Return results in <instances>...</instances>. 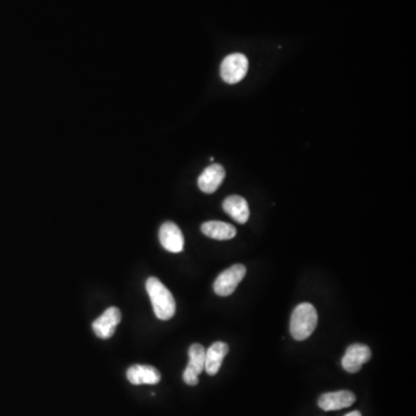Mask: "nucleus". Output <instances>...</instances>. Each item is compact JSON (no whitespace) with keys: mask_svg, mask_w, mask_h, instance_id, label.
<instances>
[{"mask_svg":"<svg viewBox=\"0 0 416 416\" xmlns=\"http://www.w3.org/2000/svg\"><path fill=\"white\" fill-rule=\"evenodd\" d=\"M146 290L153 304L154 313L161 320H169L176 312L173 294L157 278L150 277L146 281Z\"/></svg>","mask_w":416,"mask_h":416,"instance_id":"1","label":"nucleus"},{"mask_svg":"<svg viewBox=\"0 0 416 416\" xmlns=\"http://www.w3.org/2000/svg\"><path fill=\"white\" fill-rule=\"evenodd\" d=\"M318 323V315L315 306L310 303H302L296 306L290 319V333L297 342L309 338Z\"/></svg>","mask_w":416,"mask_h":416,"instance_id":"2","label":"nucleus"},{"mask_svg":"<svg viewBox=\"0 0 416 416\" xmlns=\"http://www.w3.org/2000/svg\"><path fill=\"white\" fill-rule=\"evenodd\" d=\"M247 69L249 60L242 53H231L223 59L220 67V74L223 82L234 85L243 80L247 75Z\"/></svg>","mask_w":416,"mask_h":416,"instance_id":"3","label":"nucleus"},{"mask_svg":"<svg viewBox=\"0 0 416 416\" xmlns=\"http://www.w3.org/2000/svg\"><path fill=\"white\" fill-rule=\"evenodd\" d=\"M245 274H247V268L241 264H236L234 266L223 271L215 280V294L223 297L231 295L238 288V283L241 282L245 277Z\"/></svg>","mask_w":416,"mask_h":416,"instance_id":"4","label":"nucleus"},{"mask_svg":"<svg viewBox=\"0 0 416 416\" xmlns=\"http://www.w3.org/2000/svg\"><path fill=\"white\" fill-rule=\"evenodd\" d=\"M206 349L204 346L193 344L189 349V364L184 370L183 379L190 386H195L198 384L199 375L205 370Z\"/></svg>","mask_w":416,"mask_h":416,"instance_id":"5","label":"nucleus"},{"mask_svg":"<svg viewBox=\"0 0 416 416\" xmlns=\"http://www.w3.org/2000/svg\"><path fill=\"white\" fill-rule=\"evenodd\" d=\"M371 358V349L363 344H354L349 346L342 358V368L347 372L356 374L361 370L362 365L367 363Z\"/></svg>","mask_w":416,"mask_h":416,"instance_id":"6","label":"nucleus"},{"mask_svg":"<svg viewBox=\"0 0 416 416\" xmlns=\"http://www.w3.org/2000/svg\"><path fill=\"white\" fill-rule=\"evenodd\" d=\"M122 320L121 310L117 308H109L102 313L100 318L93 323V330L98 338L109 339L114 335L116 327Z\"/></svg>","mask_w":416,"mask_h":416,"instance_id":"7","label":"nucleus"},{"mask_svg":"<svg viewBox=\"0 0 416 416\" xmlns=\"http://www.w3.org/2000/svg\"><path fill=\"white\" fill-rule=\"evenodd\" d=\"M160 242L162 247L169 252L178 254L182 252L184 247V236L178 226L174 222H166L160 228Z\"/></svg>","mask_w":416,"mask_h":416,"instance_id":"8","label":"nucleus"},{"mask_svg":"<svg viewBox=\"0 0 416 416\" xmlns=\"http://www.w3.org/2000/svg\"><path fill=\"white\" fill-rule=\"evenodd\" d=\"M226 177V170L221 164L214 163L208 166L199 176L198 186L202 192L211 195L220 188Z\"/></svg>","mask_w":416,"mask_h":416,"instance_id":"9","label":"nucleus"},{"mask_svg":"<svg viewBox=\"0 0 416 416\" xmlns=\"http://www.w3.org/2000/svg\"><path fill=\"white\" fill-rule=\"evenodd\" d=\"M356 397L351 391H338L323 394L318 399V406L323 410H339L351 407Z\"/></svg>","mask_w":416,"mask_h":416,"instance_id":"10","label":"nucleus"},{"mask_svg":"<svg viewBox=\"0 0 416 416\" xmlns=\"http://www.w3.org/2000/svg\"><path fill=\"white\" fill-rule=\"evenodd\" d=\"M126 377L134 385H143V384L155 385L161 381V374L156 368L152 365H141V364H136L129 368L126 371Z\"/></svg>","mask_w":416,"mask_h":416,"instance_id":"11","label":"nucleus"},{"mask_svg":"<svg viewBox=\"0 0 416 416\" xmlns=\"http://www.w3.org/2000/svg\"><path fill=\"white\" fill-rule=\"evenodd\" d=\"M228 351H229V347L227 344L222 342H214L206 351L205 370L209 376L218 374L223 358L227 356Z\"/></svg>","mask_w":416,"mask_h":416,"instance_id":"12","label":"nucleus"},{"mask_svg":"<svg viewBox=\"0 0 416 416\" xmlns=\"http://www.w3.org/2000/svg\"><path fill=\"white\" fill-rule=\"evenodd\" d=\"M223 211L238 223H245L250 216L247 202L241 195H230L223 202Z\"/></svg>","mask_w":416,"mask_h":416,"instance_id":"13","label":"nucleus"},{"mask_svg":"<svg viewBox=\"0 0 416 416\" xmlns=\"http://www.w3.org/2000/svg\"><path fill=\"white\" fill-rule=\"evenodd\" d=\"M202 234L207 238L218 240V241H228L234 238L238 234V230L234 226L229 225L227 222L207 221L202 223Z\"/></svg>","mask_w":416,"mask_h":416,"instance_id":"14","label":"nucleus"},{"mask_svg":"<svg viewBox=\"0 0 416 416\" xmlns=\"http://www.w3.org/2000/svg\"><path fill=\"white\" fill-rule=\"evenodd\" d=\"M346 416H362L361 413H360V412H358V410H355V412H351V413L347 414V415Z\"/></svg>","mask_w":416,"mask_h":416,"instance_id":"15","label":"nucleus"}]
</instances>
